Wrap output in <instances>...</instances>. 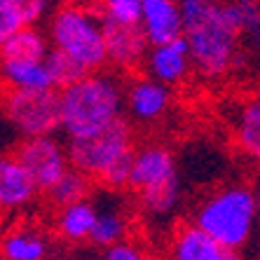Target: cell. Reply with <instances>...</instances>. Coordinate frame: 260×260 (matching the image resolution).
I'll list each match as a JSON object with an SVG mask.
<instances>
[{"label":"cell","instance_id":"52a82bcc","mask_svg":"<svg viewBox=\"0 0 260 260\" xmlns=\"http://www.w3.org/2000/svg\"><path fill=\"white\" fill-rule=\"evenodd\" d=\"M30 181L38 190L47 192L68 169L66 148L59 143L56 136H38V139H24L14 155Z\"/></svg>","mask_w":260,"mask_h":260},{"label":"cell","instance_id":"3957f363","mask_svg":"<svg viewBox=\"0 0 260 260\" xmlns=\"http://www.w3.org/2000/svg\"><path fill=\"white\" fill-rule=\"evenodd\" d=\"M258 220V197L246 185H230L206 197L194 211V228L230 251L246 246Z\"/></svg>","mask_w":260,"mask_h":260},{"label":"cell","instance_id":"e0dca14e","mask_svg":"<svg viewBox=\"0 0 260 260\" xmlns=\"http://www.w3.org/2000/svg\"><path fill=\"white\" fill-rule=\"evenodd\" d=\"M0 75L12 89L21 91H49L47 68L45 63H30V61H0Z\"/></svg>","mask_w":260,"mask_h":260},{"label":"cell","instance_id":"cb8c5ba5","mask_svg":"<svg viewBox=\"0 0 260 260\" xmlns=\"http://www.w3.org/2000/svg\"><path fill=\"white\" fill-rule=\"evenodd\" d=\"M103 19L120 26H141V0H106L99 5Z\"/></svg>","mask_w":260,"mask_h":260},{"label":"cell","instance_id":"d6986e66","mask_svg":"<svg viewBox=\"0 0 260 260\" xmlns=\"http://www.w3.org/2000/svg\"><path fill=\"white\" fill-rule=\"evenodd\" d=\"M127 235V218L117 206L96 209V220L89 232V242L99 248H110L115 244H122Z\"/></svg>","mask_w":260,"mask_h":260},{"label":"cell","instance_id":"2e32d148","mask_svg":"<svg viewBox=\"0 0 260 260\" xmlns=\"http://www.w3.org/2000/svg\"><path fill=\"white\" fill-rule=\"evenodd\" d=\"M47 237L30 228H19L0 242V260H47Z\"/></svg>","mask_w":260,"mask_h":260},{"label":"cell","instance_id":"7402d4cb","mask_svg":"<svg viewBox=\"0 0 260 260\" xmlns=\"http://www.w3.org/2000/svg\"><path fill=\"white\" fill-rule=\"evenodd\" d=\"M237 143L246 155L258 157L260 155V103L248 101L239 113L237 120Z\"/></svg>","mask_w":260,"mask_h":260},{"label":"cell","instance_id":"ba28073f","mask_svg":"<svg viewBox=\"0 0 260 260\" xmlns=\"http://www.w3.org/2000/svg\"><path fill=\"white\" fill-rule=\"evenodd\" d=\"M141 30L148 47H162L183 36L181 7L176 0H141Z\"/></svg>","mask_w":260,"mask_h":260},{"label":"cell","instance_id":"d4e9b609","mask_svg":"<svg viewBox=\"0 0 260 260\" xmlns=\"http://www.w3.org/2000/svg\"><path fill=\"white\" fill-rule=\"evenodd\" d=\"M132 162H134V150H129L127 155H122L120 159L110 164L108 169H103L99 174L101 183L110 190H122L129 185V176H132Z\"/></svg>","mask_w":260,"mask_h":260},{"label":"cell","instance_id":"5b68a950","mask_svg":"<svg viewBox=\"0 0 260 260\" xmlns=\"http://www.w3.org/2000/svg\"><path fill=\"white\" fill-rule=\"evenodd\" d=\"M129 150H134V132L127 117H120L94 136L68 141L66 159L71 169L85 176H99Z\"/></svg>","mask_w":260,"mask_h":260},{"label":"cell","instance_id":"7a4b0ae2","mask_svg":"<svg viewBox=\"0 0 260 260\" xmlns=\"http://www.w3.org/2000/svg\"><path fill=\"white\" fill-rule=\"evenodd\" d=\"M178 7H181L183 38L190 49V63L206 78L225 75L237 63L239 36L225 21L220 3L183 0Z\"/></svg>","mask_w":260,"mask_h":260},{"label":"cell","instance_id":"484cf974","mask_svg":"<svg viewBox=\"0 0 260 260\" xmlns=\"http://www.w3.org/2000/svg\"><path fill=\"white\" fill-rule=\"evenodd\" d=\"M21 10H24L26 26H36L43 17H47V12L52 10V3H45V0H21Z\"/></svg>","mask_w":260,"mask_h":260},{"label":"cell","instance_id":"ac0fdd59","mask_svg":"<svg viewBox=\"0 0 260 260\" xmlns=\"http://www.w3.org/2000/svg\"><path fill=\"white\" fill-rule=\"evenodd\" d=\"M94 220H96V204L85 200L61 209L59 218H56V230L68 242H85V239H89Z\"/></svg>","mask_w":260,"mask_h":260},{"label":"cell","instance_id":"7c38bea8","mask_svg":"<svg viewBox=\"0 0 260 260\" xmlns=\"http://www.w3.org/2000/svg\"><path fill=\"white\" fill-rule=\"evenodd\" d=\"M185 38H176L174 43L162 45V47H150L145 54V66H148V78L169 87L181 82L190 71V56Z\"/></svg>","mask_w":260,"mask_h":260},{"label":"cell","instance_id":"4316f807","mask_svg":"<svg viewBox=\"0 0 260 260\" xmlns=\"http://www.w3.org/2000/svg\"><path fill=\"white\" fill-rule=\"evenodd\" d=\"M106 260H145V255L141 253V248H136L134 244H115V246L106 248Z\"/></svg>","mask_w":260,"mask_h":260},{"label":"cell","instance_id":"44dd1931","mask_svg":"<svg viewBox=\"0 0 260 260\" xmlns=\"http://www.w3.org/2000/svg\"><path fill=\"white\" fill-rule=\"evenodd\" d=\"M91 192V181L89 176L80 174V171L71 169L68 167L66 174L61 176L59 181L52 185V188L47 190L49 200L54 202L56 206H71V204H78V202H85L87 197H89Z\"/></svg>","mask_w":260,"mask_h":260},{"label":"cell","instance_id":"4fadbf2b","mask_svg":"<svg viewBox=\"0 0 260 260\" xmlns=\"http://www.w3.org/2000/svg\"><path fill=\"white\" fill-rule=\"evenodd\" d=\"M174 260H242L239 251H230L216 244L211 237H206L194 225H185L176 232L174 246H171Z\"/></svg>","mask_w":260,"mask_h":260},{"label":"cell","instance_id":"9a60e30c","mask_svg":"<svg viewBox=\"0 0 260 260\" xmlns=\"http://www.w3.org/2000/svg\"><path fill=\"white\" fill-rule=\"evenodd\" d=\"M47 33L38 26H26V28L12 33L0 45V61H30V63H43L49 52Z\"/></svg>","mask_w":260,"mask_h":260},{"label":"cell","instance_id":"8fae6325","mask_svg":"<svg viewBox=\"0 0 260 260\" xmlns=\"http://www.w3.org/2000/svg\"><path fill=\"white\" fill-rule=\"evenodd\" d=\"M171 101L169 87L150 78H136L124 87V108L136 122H155L167 113Z\"/></svg>","mask_w":260,"mask_h":260},{"label":"cell","instance_id":"9c48e42d","mask_svg":"<svg viewBox=\"0 0 260 260\" xmlns=\"http://www.w3.org/2000/svg\"><path fill=\"white\" fill-rule=\"evenodd\" d=\"M101 14V12H99ZM103 30V47H106V61L115 63L120 68H134L145 59L148 43L141 26H120L101 17Z\"/></svg>","mask_w":260,"mask_h":260},{"label":"cell","instance_id":"30bf717a","mask_svg":"<svg viewBox=\"0 0 260 260\" xmlns=\"http://www.w3.org/2000/svg\"><path fill=\"white\" fill-rule=\"evenodd\" d=\"M174 178H178V169H176V159L171 150L162 145H148V148L134 150L129 188L143 192V190L162 185Z\"/></svg>","mask_w":260,"mask_h":260},{"label":"cell","instance_id":"603a6c76","mask_svg":"<svg viewBox=\"0 0 260 260\" xmlns=\"http://www.w3.org/2000/svg\"><path fill=\"white\" fill-rule=\"evenodd\" d=\"M141 202H143L145 211L152 213V216H169L181 202V181L174 178V181H167L162 185L143 190Z\"/></svg>","mask_w":260,"mask_h":260},{"label":"cell","instance_id":"5bb4252c","mask_svg":"<svg viewBox=\"0 0 260 260\" xmlns=\"http://www.w3.org/2000/svg\"><path fill=\"white\" fill-rule=\"evenodd\" d=\"M38 188L14 157H0V209H24L36 200Z\"/></svg>","mask_w":260,"mask_h":260},{"label":"cell","instance_id":"ffe728a7","mask_svg":"<svg viewBox=\"0 0 260 260\" xmlns=\"http://www.w3.org/2000/svg\"><path fill=\"white\" fill-rule=\"evenodd\" d=\"M45 68H47V75H49V82H52V89L54 91H63L68 87H73L75 82L89 75L87 68H82L75 59H71L68 54L59 52V49H49L47 56H45Z\"/></svg>","mask_w":260,"mask_h":260},{"label":"cell","instance_id":"277c9868","mask_svg":"<svg viewBox=\"0 0 260 260\" xmlns=\"http://www.w3.org/2000/svg\"><path fill=\"white\" fill-rule=\"evenodd\" d=\"M47 40L52 49L68 54L89 73L101 71L108 63L106 47H103L99 5L89 7L78 5V3L59 5L49 19Z\"/></svg>","mask_w":260,"mask_h":260},{"label":"cell","instance_id":"8992f818","mask_svg":"<svg viewBox=\"0 0 260 260\" xmlns=\"http://www.w3.org/2000/svg\"><path fill=\"white\" fill-rule=\"evenodd\" d=\"M7 122L24 134V139L54 136L59 124V91H21L12 89L5 96Z\"/></svg>","mask_w":260,"mask_h":260},{"label":"cell","instance_id":"6da1fadb","mask_svg":"<svg viewBox=\"0 0 260 260\" xmlns=\"http://www.w3.org/2000/svg\"><path fill=\"white\" fill-rule=\"evenodd\" d=\"M124 113V87L115 73L96 71L59 91V124L68 141L94 136Z\"/></svg>","mask_w":260,"mask_h":260},{"label":"cell","instance_id":"83f0119b","mask_svg":"<svg viewBox=\"0 0 260 260\" xmlns=\"http://www.w3.org/2000/svg\"><path fill=\"white\" fill-rule=\"evenodd\" d=\"M5 38H7V33H5V26H3V17H0V45L5 43Z\"/></svg>","mask_w":260,"mask_h":260},{"label":"cell","instance_id":"f1b7e54d","mask_svg":"<svg viewBox=\"0 0 260 260\" xmlns=\"http://www.w3.org/2000/svg\"><path fill=\"white\" fill-rule=\"evenodd\" d=\"M101 260H106V258H101Z\"/></svg>","mask_w":260,"mask_h":260}]
</instances>
